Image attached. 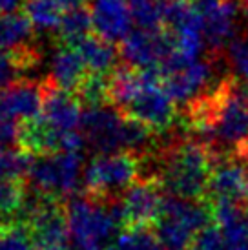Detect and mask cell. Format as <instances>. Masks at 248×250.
<instances>
[{
	"instance_id": "cell-24",
	"label": "cell",
	"mask_w": 248,
	"mask_h": 250,
	"mask_svg": "<svg viewBox=\"0 0 248 250\" xmlns=\"http://www.w3.org/2000/svg\"><path fill=\"white\" fill-rule=\"evenodd\" d=\"M108 250H165V247L146 227H135L119 234L108 245Z\"/></svg>"
},
{
	"instance_id": "cell-28",
	"label": "cell",
	"mask_w": 248,
	"mask_h": 250,
	"mask_svg": "<svg viewBox=\"0 0 248 250\" xmlns=\"http://www.w3.org/2000/svg\"><path fill=\"white\" fill-rule=\"evenodd\" d=\"M22 70L19 68V64L9 53L0 51V88L7 86L9 83H13V79L17 75H21Z\"/></svg>"
},
{
	"instance_id": "cell-1",
	"label": "cell",
	"mask_w": 248,
	"mask_h": 250,
	"mask_svg": "<svg viewBox=\"0 0 248 250\" xmlns=\"http://www.w3.org/2000/svg\"><path fill=\"white\" fill-rule=\"evenodd\" d=\"M215 152L199 139H179L161 153L155 179L170 195L183 199L205 197Z\"/></svg>"
},
{
	"instance_id": "cell-8",
	"label": "cell",
	"mask_w": 248,
	"mask_h": 250,
	"mask_svg": "<svg viewBox=\"0 0 248 250\" xmlns=\"http://www.w3.org/2000/svg\"><path fill=\"white\" fill-rule=\"evenodd\" d=\"M22 217L28 219V234L37 250L68 249V217L57 199L42 197L39 194L28 197Z\"/></svg>"
},
{
	"instance_id": "cell-11",
	"label": "cell",
	"mask_w": 248,
	"mask_h": 250,
	"mask_svg": "<svg viewBox=\"0 0 248 250\" xmlns=\"http://www.w3.org/2000/svg\"><path fill=\"white\" fill-rule=\"evenodd\" d=\"M163 201V187L155 177L139 179L117 197L123 227L135 229L153 225L161 214Z\"/></svg>"
},
{
	"instance_id": "cell-4",
	"label": "cell",
	"mask_w": 248,
	"mask_h": 250,
	"mask_svg": "<svg viewBox=\"0 0 248 250\" xmlns=\"http://www.w3.org/2000/svg\"><path fill=\"white\" fill-rule=\"evenodd\" d=\"M143 161V157L130 152L99 153L84 168L86 194L106 201L117 199V194L126 192L139 181Z\"/></svg>"
},
{
	"instance_id": "cell-20",
	"label": "cell",
	"mask_w": 248,
	"mask_h": 250,
	"mask_svg": "<svg viewBox=\"0 0 248 250\" xmlns=\"http://www.w3.org/2000/svg\"><path fill=\"white\" fill-rule=\"evenodd\" d=\"M93 28V21H91V9L86 6H75L69 7L64 13L59 26V37L64 44L68 46H77L79 42L86 39L90 29Z\"/></svg>"
},
{
	"instance_id": "cell-17",
	"label": "cell",
	"mask_w": 248,
	"mask_h": 250,
	"mask_svg": "<svg viewBox=\"0 0 248 250\" xmlns=\"http://www.w3.org/2000/svg\"><path fill=\"white\" fill-rule=\"evenodd\" d=\"M90 75L83 55L75 46L62 44L49 59V81L66 91L77 93Z\"/></svg>"
},
{
	"instance_id": "cell-22",
	"label": "cell",
	"mask_w": 248,
	"mask_h": 250,
	"mask_svg": "<svg viewBox=\"0 0 248 250\" xmlns=\"http://www.w3.org/2000/svg\"><path fill=\"white\" fill-rule=\"evenodd\" d=\"M28 190L24 181L0 183V221H13V217L24 214L28 203Z\"/></svg>"
},
{
	"instance_id": "cell-16",
	"label": "cell",
	"mask_w": 248,
	"mask_h": 250,
	"mask_svg": "<svg viewBox=\"0 0 248 250\" xmlns=\"http://www.w3.org/2000/svg\"><path fill=\"white\" fill-rule=\"evenodd\" d=\"M91 21L97 35L110 42L124 41L131 31V11L128 0H93Z\"/></svg>"
},
{
	"instance_id": "cell-21",
	"label": "cell",
	"mask_w": 248,
	"mask_h": 250,
	"mask_svg": "<svg viewBox=\"0 0 248 250\" xmlns=\"http://www.w3.org/2000/svg\"><path fill=\"white\" fill-rule=\"evenodd\" d=\"M26 15L41 31H57L64 13L68 11L61 0H26Z\"/></svg>"
},
{
	"instance_id": "cell-33",
	"label": "cell",
	"mask_w": 248,
	"mask_h": 250,
	"mask_svg": "<svg viewBox=\"0 0 248 250\" xmlns=\"http://www.w3.org/2000/svg\"><path fill=\"white\" fill-rule=\"evenodd\" d=\"M243 11H245V17L248 19V2H243Z\"/></svg>"
},
{
	"instance_id": "cell-32",
	"label": "cell",
	"mask_w": 248,
	"mask_h": 250,
	"mask_svg": "<svg viewBox=\"0 0 248 250\" xmlns=\"http://www.w3.org/2000/svg\"><path fill=\"white\" fill-rule=\"evenodd\" d=\"M66 250H91V249H84V247H79V245L73 243V247H68Z\"/></svg>"
},
{
	"instance_id": "cell-10",
	"label": "cell",
	"mask_w": 248,
	"mask_h": 250,
	"mask_svg": "<svg viewBox=\"0 0 248 250\" xmlns=\"http://www.w3.org/2000/svg\"><path fill=\"white\" fill-rule=\"evenodd\" d=\"M175 51V39L168 29H133L124 37L121 55L137 70H161Z\"/></svg>"
},
{
	"instance_id": "cell-31",
	"label": "cell",
	"mask_w": 248,
	"mask_h": 250,
	"mask_svg": "<svg viewBox=\"0 0 248 250\" xmlns=\"http://www.w3.org/2000/svg\"><path fill=\"white\" fill-rule=\"evenodd\" d=\"M26 0H0V15L15 13Z\"/></svg>"
},
{
	"instance_id": "cell-14",
	"label": "cell",
	"mask_w": 248,
	"mask_h": 250,
	"mask_svg": "<svg viewBox=\"0 0 248 250\" xmlns=\"http://www.w3.org/2000/svg\"><path fill=\"white\" fill-rule=\"evenodd\" d=\"M33 22L19 11L0 15V51L9 53L24 71L31 70L41 61L33 46Z\"/></svg>"
},
{
	"instance_id": "cell-5",
	"label": "cell",
	"mask_w": 248,
	"mask_h": 250,
	"mask_svg": "<svg viewBox=\"0 0 248 250\" xmlns=\"http://www.w3.org/2000/svg\"><path fill=\"white\" fill-rule=\"evenodd\" d=\"M83 172L81 152H55L31 161L28 172L29 185L42 197L62 199L73 197Z\"/></svg>"
},
{
	"instance_id": "cell-3",
	"label": "cell",
	"mask_w": 248,
	"mask_h": 250,
	"mask_svg": "<svg viewBox=\"0 0 248 250\" xmlns=\"http://www.w3.org/2000/svg\"><path fill=\"white\" fill-rule=\"evenodd\" d=\"M210 221H214V217L207 201L170 195L165 197L161 214L153 225L155 236L165 250H188L201 232L210 227Z\"/></svg>"
},
{
	"instance_id": "cell-29",
	"label": "cell",
	"mask_w": 248,
	"mask_h": 250,
	"mask_svg": "<svg viewBox=\"0 0 248 250\" xmlns=\"http://www.w3.org/2000/svg\"><path fill=\"white\" fill-rule=\"evenodd\" d=\"M21 139V126L17 123H0V150H7Z\"/></svg>"
},
{
	"instance_id": "cell-9",
	"label": "cell",
	"mask_w": 248,
	"mask_h": 250,
	"mask_svg": "<svg viewBox=\"0 0 248 250\" xmlns=\"http://www.w3.org/2000/svg\"><path fill=\"white\" fill-rule=\"evenodd\" d=\"M159 71L163 86L170 93V97L179 104H188L201 93H205L214 75L210 61L186 59L177 51L168 57V61L161 66Z\"/></svg>"
},
{
	"instance_id": "cell-18",
	"label": "cell",
	"mask_w": 248,
	"mask_h": 250,
	"mask_svg": "<svg viewBox=\"0 0 248 250\" xmlns=\"http://www.w3.org/2000/svg\"><path fill=\"white\" fill-rule=\"evenodd\" d=\"M235 17H237V4L234 0H227L223 6L203 17L205 42L214 53H217L227 42L235 39Z\"/></svg>"
},
{
	"instance_id": "cell-15",
	"label": "cell",
	"mask_w": 248,
	"mask_h": 250,
	"mask_svg": "<svg viewBox=\"0 0 248 250\" xmlns=\"http://www.w3.org/2000/svg\"><path fill=\"white\" fill-rule=\"evenodd\" d=\"M227 250H248V208L241 201L208 203Z\"/></svg>"
},
{
	"instance_id": "cell-19",
	"label": "cell",
	"mask_w": 248,
	"mask_h": 250,
	"mask_svg": "<svg viewBox=\"0 0 248 250\" xmlns=\"http://www.w3.org/2000/svg\"><path fill=\"white\" fill-rule=\"evenodd\" d=\"M79 53L83 55L84 62L88 66L90 73H99V75H110L115 70V64L119 61V51L113 46V42L106 41L103 37H91L79 42L75 46Z\"/></svg>"
},
{
	"instance_id": "cell-23",
	"label": "cell",
	"mask_w": 248,
	"mask_h": 250,
	"mask_svg": "<svg viewBox=\"0 0 248 250\" xmlns=\"http://www.w3.org/2000/svg\"><path fill=\"white\" fill-rule=\"evenodd\" d=\"M131 19L141 29H163L165 26V2L163 0H128Z\"/></svg>"
},
{
	"instance_id": "cell-25",
	"label": "cell",
	"mask_w": 248,
	"mask_h": 250,
	"mask_svg": "<svg viewBox=\"0 0 248 250\" xmlns=\"http://www.w3.org/2000/svg\"><path fill=\"white\" fill-rule=\"evenodd\" d=\"M31 167V153L24 150H0V183L22 181Z\"/></svg>"
},
{
	"instance_id": "cell-7",
	"label": "cell",
	"mask_w": 248,
	"mask_h": 250,
	"mask_svg": "<svg viewBox=\"0 0 248 250\" xmlns=\"http://www.w3.org/2000/svg\"><path fill=\"white\" fill-rule=\"evenodd\" d=\"M130 117L115 106L97 104L83 111L81 132L86 145L99 153L126 152Z\"/></svg>"
},
{
	"instance_id": "cell-2",
	"label": "cell",
	"mask_w": 248,
	"mask_h": 250,
	"mask_svg": "<svg viewBox=\"0 0 248 250\" xmlns=\"http://www.w3.org/2000/svg\"><path fill=\"white\" fill-rule=\"evenodd\" d=\"M69 237L79 247L101 250L115 239L123 227L117 199H97L91 195H73L66 205Z\"/></svg>"
},
{
	"instance_id": "cell-13",
	"label": "cell",
	"mask_w": 248,
	"mask_h": 250,
	"mask_svg": "<svg viewBox=\"0 0 248 250\" xmlns=\"http://www.w3.org/2000/svg\"><path fill=\"white\" fill-rule=\"evenodd\" d=\"M46 83L15 81L0 88V123H28L42 110Z\"/></svg>"
},
{
	"instance_id": "cell-6",
	"label": "cell",
	"mask_w": 248,
	"mask_h": 250,
	"mask_svg": "<svg viewBox=\"0 0 248 250\" xmlns=\"http://www.w3.org/2000/svg\"><path fill=\"white\" fill-rule=\"evenodd\" d=\"M121 111L146 125L155 133L170 130L175 121V101L163 86L161 71L143 70L139 88Z\"/></svg>"
},
{
	"instance_id": "cell-30",
	"label": "cell",
	"mask_w": 248,
	"mask_h": 250,
	"mask_svg": "<svg viewBox=\"0 0 248 250\" xmlns=\"http://www.w3.org/2000/svg\"><path fill=\"white\" fill-rule=\"evenodd\" d=\"M188 2L199 11L201 17H205V15L212 13L214 9H217L219 6H223L227 0H188Z\"/></svg>"
},
{
	"instance_id": "cell-34",
	"label": "cell",
	"mask_w": 248,
	"mask_h": 250,
	"mask_svg": "<svg viewBox=\"0 0 248 250\" xmlns=\"http://www.w3.org/2000/svg\"><path fill=\"white\" fill-rule=\"evenodd\" d=\"M245 203H247V208H248V185H247V195H245Z\"/></svg>"
},
{
	"instance_id": "cell-26",
	"label": "cell",
	"mask_w": 248,
	"mask_h": 250,
	"mask_svg": "<svg viewBox=\"0 0 248 250\" xmlns=\"http://www.w3.org/2000/svg\"><path fill=\"white\" fill-rule=\"evenodd\" d=\"M228 62L232 75L243 83H248V37H235L228 42Z\"/></svg>"
},
{
	"instance_id": "cell-12",
	"label": "cell",
	"mask_w": 248,
	"mask_h": 250,
	"mask_svg": "<svg viewBox=\"0 0 248 250\" xmlns=\"http://www.w3.org/2000/svg\"><path fill=\"white\" fill-rule=\"evenodd\" d=\"M248 185V161L237 155H215L205 201H241L245 203Z\"/></svg>"
},
{
	"instance_id": "cell-27",
	"label": "cell",
	"mask_w": 248,
	"mask_h": 250,
	"mask_svg": "<svg viewBox=\"0 0 248 250\" xmlns=\"http://www.w3.org/2000/svg\"><path fill=\"white\" fill-rule=\"evenodd\" d=\"M0 250H37L28 232L15 227L0 229Z\"/></svg>"
}]
</instances>
